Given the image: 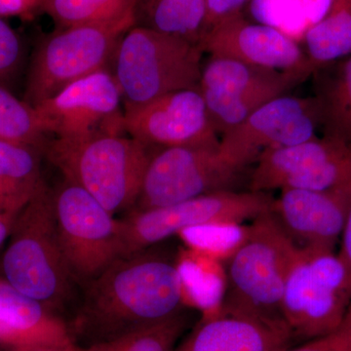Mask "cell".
Returning <instances> with one entry per match:
<instances>
[{"mask_svg":"<svg viewBox=\"0 0 351 351\" xmlns=\"http://www.w3.org/2000/svg\"><path fill=\"white\" fill-rule=\"evenodd\" d=\"M151 156L149 147L123 134L53 138L44 154L64 180L86 191L112 215L135 206Z\"/></svg>","mask_w":351,"mask_h":351,"instance_id":"obj_4","label":"cell"},{"mask_svg":"<svg viewBox=\"0 0 351 351\" xmlns=\"http://www.w3.org/2000/svg\"><path fill=\"white\" fill-rule=\"evenodd\" d=\"M299 2L309 29L327 15L334 0H299Z\"/></svg>","mask_w":351,"mask_h":351,"instance_id":"obj_31","label":"cell"},{"mask_svg":"<svg viewBox=\"0 0 351 351\" xmlns=\"http://www.w3.org/2000/svg\"><path fill=\"white\" fill-rule=\"evenodd\" d=\"M124 131L147 147L202 145L219 149V136L208 114L198 88L158 97L125 108Z\"/></svg>","mask_w":351,"mask_h":351,"instance_id":"obj_14","label":"cell"},{"mask_svg":"<svg viewBox=\"0 0 351 351\" xmlns=\"http://www.w3.org/2000/svg\"><path fill=\"white\" fill-rule=\"evenodd\" d=\"M350 145L323 136L300 144L265 149L256 160L250 177V191L282 189L293 178L311 172Z\"/></svg>","mask_w":351,"mask_h":351,"instance_id":"obj_19","label":"cell"},{"mask_svg":"<svg viewBox=\"0 0 351 351\" xmlns=\"http://www.w3.org/2000/svg\"><path fill=\"white\" fill-rule=\"evenodd\" d=\"M282 351H350L337 335L332 334L323 338L306 341L298 348H288Z\"/></svg>","mask_w":351,"mask_h":351,"instance_id":"obj_30","label":"cell"},{"mask_svg":"<svg viewBox=\"0 0 351 351\" xmlns=\"http://www.w3.org/2000/svg\"><path fill=\"white\" fill-rule=\"evenodd\" d=\"M338 257L345 265L351 281V203L339 239Z\"/></svg>","mask_w":351,"mask_h":351,"instance_id":"obj_32","label":"cell"},{"mask_svg":"<svg viewBox=\"0 0 351 351\" xmlns=\"http://www.w3.org/2000/svg\"><path fill=\"white\" fill-rule=\"evenodd\" d=\"M270 213L299 250L335 252L351 203V186L334 191L283 189Z\"/></svg>","mask_w":351,"mask_h":351,"instance_id":"obj_16","label":"cell"},{"mask_svg":"<svg viewBox=\"0 0 351 351\" xmlns=\"http://www.w3.org/2000/svg\"><path fill=\"white\" fill-rule=\"evenodd\" d=\"M43 156L36 147L0 140V211L18 215L36 195Z\"/></svg>","mask_w":351,"mask_h":351,"instance_id":"obj_20","label":"cell"},{"mask_svg":"<svg viewBox=\"0 0 351 351\" xmlns=\"http://www.w3.org/2000/svg\"><path fill=\"white\" fill-rule=\"evenodd\" d=\"M191 323V313L184 309L168 319L112 341L80 346V351H174Z\"/></svg>","mask_w":351,"mask_h":351,"instance_id":"obj_25","label":"cell"},{"mask_svg":"<svg viewBox=\"0 0 351 351\" xmlns=\"http://www.w3.org/2000/svg\"><path fill=\"white\" fill-rule=\"evenodd\" d=\"M17 216L18 215L0 211V247L10 237Z\"/></svg>","mask_w":351,"mask_h":351,"instance_id":"obj_33","label":"cell"},{"mask_svg":"<svg viewBox=\"0 0 351 351\" xmlns=\"http://www.w3.org/2000/svg\"><path fill=\"white\" fill-rule=\"evenodd\" d=\"M82 288L80 306L66 322L80 348L112 341L184 311L181 267L170 253L151 247L117 258Z\"/></svg>","mask_w":351,"mask_h":351,"instance_id":"obj_1","label":"cell"},{"mask_svg":"<svg viewBox=\"0 0 351 351\" xmlns=\"http://www.w3.org/2000/svg\"><path fill=\"white\" fill-rule=\"evenodd\" d=\"M315 97L323 136L351 144V55Z\"/></svg>","mask_w":351,"mask_h":351,"instance_id":"obj_24","label":"cell"},{"mask_svg":"<svg viewBox=\"0 0 351 351\" xmlns=\"http://www.w3.org/2000/svg\"><path fill=\"white\" fill-rule=\"evenodd\" d=\"M206 8L205 32L221 21L239 15L251 0H204Z\"/></svg>","mask_w":351,"mask_h":351,"instance_id":"obj_28","label":"cell"},{"mask_svg":"<svg viewBox=\"0 0 351 351\" xmlns=\"http://www.w3.org/2000/svg\"><path fill=\"white\" fill-rule=\"evenodd\" d=\"M334 334H336L351 351V302L346 309V315L341 326Z\"/></svg>","mask_w":351,"mask_h":351,"instance_id":"obj_34","label":"cell"},{"mask_svg":"<svg viewBox=\"0 0 351 351\" xmlns=\"http://www.w3.org/2000/svg\"><path fill=\"white\" fill-rule=\"evenodd\" d=\"M288 335L245 316L217 309L207 313L174 351H282Z\"/></svg>","mask_w":351,"mask_h":351,"instance_id":"obj_18","label":"cell"},{"mask_svg":"<svg viewBox=\"0 0 351 351\" xmlns=\"http://www.w3.org/2000/svg\"><path fill=\"white\" fill-rule=\"evenodd\" d=\"M321 127L319 103L314 97L284 95L255 110L219 138V156L239 170L257 160L265 149L316 138Z\"/></svg>","mask_w":351,"mask_h":351,"instance_id":"obj_12","label":"cell"},{"mask_svg":"<svg viewBox=\"0 0 351 351\" xmlns=\"http://www.w3.org/2000/svg\"><path fill=\"white\" fill-rule=\"evenodd\" d=\"M58 239L82 287L122 255L121 221L86 191L64 181L52 189Z\"/></svg>","mask_w":351,"mask_h":351,"instance_id":"obj_9","label":"cell"},{"mask_svg":"<svg viewBox=\"0 0 351 351\" xmlns=\"http://www.w3.org/2000/svg\"><path fill=\"white\" fill-rule=\"evenodd\" d=\"M133 22L63 27L34 48L24 101L32 107L85 76L108 69L119 39Z\"/></svg>","mask_w":351,"mask_h":351,"instance_id":"obj_7","label":"cell"},{"mask_svg":"<svg viewBox=\"0 0 351 351\" xmlns=\"http://www.w3.org/2000/svg\"><path fill=\"white\" fill-rule=\"evenodd\" d=\"M306 78L300 73L211 57L203 66L198 90L212 125L221 138L258 108L284 96Z\"/></svg>","mask_w":351,"mask_h":351,"instance_id":"obj_10","label":"cell"},{"mask_svg":"<svg viewBox=\"0 0 351 351\" xmlns=\"http://www.w3.org/2000/svg\"><path fill=\"white\" fill-rule=\"evenodd\" d=\"M351 302V281L335 252L301 251L284 291V320L293 341L334 334Z\"/></svg>","mask_w":351,"mask_h":351,"instance_id":"obj_6","label":"cell"},{"mask_svg":"<svg viewBox=\"0 0 351 351\" xmlns=\"http://www.w3.org/2000/svg\"><path fill=\"white\" fill-rule=\"evenodd\" d=\"M122 97L110 69L80 78L36 106L48 135L77 140L98 134H122Z\"/></svg>","mask_w":351,"mask_h":351,"instance_id":"obj_13","label":"cell"},{"mask_svg":"<svg viewBox=\"0 0 351 351\" xmlns=\"http://www.w3.org/2000/svg\"><path fill=\"white\" fill-rule=\"evenodd\" d=\"M0 140L31 145L45 154L51 141L36 108L0 86Z\"/></svg>","mask_w":351,"mask_h":351,"instance_id":"obj_26","label":"cell"},{"mask_svg":"<svg viewBox=\"0 0 351 351\" xmlns=\"http://www.w3.org/2000/svg\"><path fill=\"white\" fill-rule=\"evenodd\" d=\"M44 0H0V17L31 19L43 8Z\"/></svg>","mask_w":351,"mask_h":351,"instance_id":"obj_29","label":"cell"},{"mask_svg":"<svg viewBox=\"0 0 351 351\" xmlns=\"http://www.w3.org/2000/svg\"><path fill=\"white\" fill-rule=\"evenodd\" d=\"M300 253L270 212L254 219L228 258L225 292L217 309L258 321L290 337L283 295Z\"/></svg>","mask_w":351,"mask_h":351,"instance_id":"obj_2","label":"cell"},{"mask_svg":"<svg viewBox=\"0 0 351 351\" xmlns=\"http://www.w3.org/2000/svg\"><path fill=\"white\" fill-rule=\"evenodd\" d=\"M203 51L198 44L134 25L121 36L110 60L123 110L158 97L199 86Z\"/></svg>","mask_w":351,"mask_h":351,"instance_id":"obj_5","label":"cell"},{"mask_svg":"<svg viewBox=\"0 0 351 351\" xmlns=\"http://www.w3.org/2000/svg\"><path fill=\"white\" fill-rule=\"evenodd\" d=\"M267 193L217 191L154 209L132 210L121 221L122 255H132L186 230L209 226H237L271 211Z\"/></svg>","mask_w":351,"mask_h":351,"instance_id":"obj_8","label":"cell"},{"mask_svg":"<svg viewBox=\"0 0 351 351\" xmlns=\"http://www.w3.org/2000/svg\"><path fill=\"white\" fill-rule=\"evenodd\" d=\"M0 346L75 350L68 323L43 302L23 294L0 276Z\"/></svg>","mask_w":351,"mask_h":351,"instance_id":"obj_17","label":"cell"},{"mask_svg":"<svg viewBox=\"0 0 351 351\" xmlns=\"http://www.w3.org/2000/svg\"><path fill=\"white\" fill-rule=\"evenodd\" d=\"M241 171L226 162L214 147H162L152 154L132 210L169 206L217 191H233L230 186Z\"/></svg>","mask_w":351,"mask_h":351,"instance_id":"obj_11","label":"cell"},{"mask_svg":"<svg viewBox=\"0 0 351 351\" xmlns=\"http://www.w3.org/2000/svg\"><path fill=\"white\" fill-rule=\"evenodd\" d=\"M136 0H44L41 10L60 29L133 22Z\"/></svg>","mask_w":351,"mask_h":351,"instance_id":"obj_23","label":"cell"},{"mask_svg":"<svg viewBox=\"0 0 351 351\" xmlns=\"http://www.w3.org/2000/svg\"><path fill=\"white\" fill-rule=\"evenodd\" d=\"M203 52L241 63L300 73L314 71L304 50L295 39L271 25L253 23L243 14L232 16L210 27L200 41Z\"/></svg>","mask_w":351,"mask_h":351,"instance_id":"obj_15","label":"cell"},{"mask_svg":"<svg viewBox=\"0 0 351 351\" xmlns=\"http://www.w3.org/2000/svg\"><path fill=\"white\" fill-rule=\"evenodd\" d=\"M0 267L7 282L54 313L73 299L77 283L60 246L52 189L44 180L18 214Z\"/></svg>","mask_w":351,"mask_h":351,"instance_id":"obj_3","label":"cell"},{"mask_svg":"<svg viewBox=\"0 0 351 351\" xmlns=\"http://www.w3.org/2000/svg\"><path fill=\"white\" fill-rule=\"evenodd\" d=\"M204 0H136L135 25L198 44L205 31Z\"/></svg>","mask_w":351,"mask_h":351,"instance_id":"obj_21","label":"cell"},{"mask_svg":"<svg viewBox=\"0 0 351 351\" xmlns=\"http://www.w3.org/2000/svg\"><path fill=\"white\" fill-rule=\"evenodd\" d=\"M25 61V46L19 34L0 17V86L11 84Z\"/></svg>","mask_w":351,"mask_h":351,"instance_id":"obj_27","label":"cell"},{"mask_svg":"<svg viewBox=\"0 0 351 351\" xmlns=\"http://www.w3.org/2000/svg\"><path fill=\"white\" fill-rule=\"evenodd\" d=\"M314 71L351 55V0H334L327 15L302 36Z\"/></svg>","mask_w":351,"mask_h":351,"instance_id":"obj_22","label":"cell"},{"mask_svg":"<svg viewBox=\"0 0 351 351\" xmlns=\"http://www.w3.org/2000/svg\"><path fill=\"white\" fill-rule=\"evenodd\" d=\"M12 351H80V348L78 346L75 350H62V348H23V350H16Z\"/></svg>","mask_w":351,"mask_h":351,"instance_id":"obj_35","label":"cell"}]
</instances>
